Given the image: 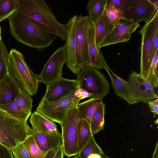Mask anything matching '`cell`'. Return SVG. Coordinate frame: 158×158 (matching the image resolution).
<instances>
[{
  "mask_svg": "<svg viewBox=\"0 0 158 158\" xmlns=\"http://www.w3.org/2000/svg\"><path fill=\"white\" fill-rule=\"evenodd\" d=\"M10 32L19 42L40 51L46 49L56 39L43 27L16 11L8 18Z\"/></svg>",
  "mask_w": 158,
  "mask_h": 158,
  "instance_id": "6da1fadb",
  "label": "cell"
},
{
  "mask_svg": "<svg viewBox=\"0 0 158 158\" xmlns=\"http://www.w3.org/2000/svg\"><path fill=\"white\" fill-rule=\"evenodd\" d=\"M17 0V11L34 21L51 34L66 41V24H62L58 21L45 1Z\"/></svg>",
  "mask_w": 158,
  "mask_h": 158,
  "instance_id": "7a4b0ae2",
  "label": "cell"
},
{
  "mask_svg": "<svg viewBox=\"0 0 158 158\" xmlns=\"http://www.w3.org/2000/svg\"><path fill=\"white\" fill-rule=\"evenodd\" d=\"M8 71L20 89L26 90L31 96L36 94L39 82L38 76L30 68L23 54L15 48H11L9 53Z\"/></svg>",
  "mask_w": 158,
  "mask_h": 158,
  "instance_id": "3957f363",
  "label": "cell"
},
{
  "mask_svg": "<svg viewBox=\"0 0 158 158\" xmlns=\"http://www.w3.org/2000/svg\"><path fill=\"white\" fill-rule=\"evenodd\" d=\"M33 133L27 122L12 118L0 109V143L12 149Z\"/></svg>",
  "mask_w": 158,
  "mask_h": 158,
  "instance_id": "277c9868",
  "label": "cell"
},
{
  "mask_svg": "<svg viewBox=\"0 0 158 158\" xmlns=\"http://www.w3.org/2000/svg\"><path fill=\"white\" fill-rule=\"evenodd\" d=\"M79 87L76 88L61 98L48 102L42 97L36 111L54 122L61 125L68 113L77 107L82 99L76 94Z\"/></svg>",
  "mask_w": 158,
  "mask_h": 158,
  "instance_id": "5b68a950",
  "label": "cell"
},
{
  "mask_svg": "<svg viewBox=\"0 0 158 158\" xmlns=\"http://www.w3.org/2000/svg\"><path fill=\"white\" fill-rule=\"evenodd\" d=\"M76 80L79 88L92 94L91 98L103 99L109 93L110 85L106 77L99 69L92 66L81 69Z\"/></svg>",
  "mask_w": 158,
  "mask_h": 158,
  "instance_id": "8992f818",
  "label": "cell"
},
{
  "mask_svg": "<svg viewBox=\"0 0 158 158\" xmlns=\"http://www.w3.org/2000/svg\"><path fill=\"white\" fill-rule=\"evenodd\" d=\"M158 32V11L153 19L141 28L139 32L141 35L139 51L141 52L139 74L146 78L152 60V52L153 41Z\"/></svg>",
  "mask_w": 158,
  "mask_h": 158,
  "instance_id": "52a82bcc",
  "label": "cell"
},
{
  "mask_svg": "<svg viewBox=\"0 0 158 158\" xmlns=\"http://www.w3.org/2000/svg\"><path fill=\"white\" fill-rule=\"evenodd\" d=\"M77 106L68 113L60 125L64 154L68 157L78 155L77 127L79 118Z\"/></svg>",
  "mask_w": 158,
  "mask_h": 158,
  "instance_id": "ba28073f",
  "label": "cell"
},
{
  "mask_svg": "<svg viewBox=\"0 0 158 158\" xmlns=\"http://www.w3.org/2000/svg\"><path fill=\"white\" fill-rule=\"evenodd\" d=\"M65 45L57 48L45 64L41 73L38 75L39 81L48 86L61 78L64 65L66 62Z\"/></svg>",
  "mask_w": 158,
  "mask_h": 158,
  "instance_id": "9c48e42d",
  "label": "cell"
},
{
  "mask_svg": "<svg viewBox=\"0 0 158 158\" xmlns=\"http://www.w3.org/2000/svg\"><path fill=\"white\" fill-rule=\"evenodd\" d=\"M90 23L88 16H77L76 33V56L79 70L90 66L88 48V29Z\"/></svg>",
  "mask_w": 158,
  "mask_h": 158,
  "instance_id": "30bf717a",
  "label": "cell"
},
{
  "mask_svg": "<svg viewBox=\"0 0 158 158\" xmlns=\"http://www.w3.org/2000/svg\"><path fill=\"white\" fill-rule=\"evenodd\" d=\"M128 78L131 89L138 102L148 103L149 101L158 98L154 87L139 73L132 71Z\"/></svg>",
  "mask_w": 158,
  "mask_h": 158,
  "instance_id": "8fae6325",
  "label": "cell"
},
{
  "mask_svg": "<svg viewBox=\"0 0 158 158\" xmlns=\"http://www.w3.org/2000/svg\"><path fill=\"white\" fill-rule=\"evenodd\" d=\"M139 26V23H135L131 20H120L114 25L110 34L101 44L100 49L108 45L128 41L130 40L131 34Z\"/></svg>",
  "mask_w": 158,
  "mask_h": 158,
  "instance_id": "7c38bea8",
  "label": "cell"
},
{
  "mask_svg": "<svg viewBox=\"0 0 158 158\" xmlns=\"http://www.w3.org/2000/svg\"><path fill=\"white\" fill-rule=\"evenodd\" d=\"M77 15L71 17L66 24V37L65 44L66 54V65L73 73L80 72L77 64L76 56V33L77 25Z\"/></svg>",
  "mask_w": 158,
  "mask_h": 158,
  "instance_id": "4fadbf2b",
  "label": "cell"
},
{
  "mask_svg": "<svg viewBox=\"0 0 158 158\" xmlns=\"http://www.w3.org/2000/svg\"><path fill=\"white\" fill-rule=\"evenodd\" d=\"M99 55L103 68L106 70L110 77L116 95L126 101L129 105L139 102L134 95L128 81H126L116 75L108 66L102 53L100 52Z\"/></svg>",
  "mask_w": 158,
  "mask_h": 158,
  "instance_id": "5bb4252c",
  "label": "cell"
},
{
  "mask_svg": "<svg viewBox=\"0 0 158 158\" xmlns=\"http://www.w3.org/2000/svg\"><path fill=\"white\" fill-rule=\"evenodd\" d=\"M129 6L131 20L138 23L144 21L146 23L153 18L158 9L149 0H126Z\"/></svg>",
  "mask_w": 158,
  "mask_h": 158,
  "instance_id": "9a60e30c",
  "label": "cell"
},
{
  "mask_svg": "<svg viewBox=\"0 0 158 158\" xmlns=\"http://www.w3.org/2000/svg\"><path fill=\"white\" fill-rule=\"evenodd\" d=\"M78 87L79 84L77 80L62 77L47 86L45 93L43 97L48 102H53L61 98Z\"/></svg>",
  "mask_w": 158,
  "mask_h": 158,
  "instance_id": "2e32d148",
  "label": "cell"
},
{
  "mask_svg": "<svg viewBox=\"0 0 158 158\" xmlns=\"http://www.w3.org/2000/svg\"><path fill=\"white\" fill-rule=\"evenodd\" d=\"M32 135L38 147L43 151L57 149L63 146L62 134L59 131L50 134L33 132Z\"/></svg>",
  "mask_w": 158,
  "mask_h": 158,
  "instance_id": "e0dca14e",
  "label": "cell"
},
{
  "mask_svg": "<svg viewBox=\"0 0 158 158\" xmlns=\"http://www.w3.org/2000/svg\"><path fill=\"white\" fill-rule=\"evenodd\" d=\"M19 88L15 80L9 73L0 82V105L15 100Z\"/></svg>",
  "mask_w": 158,
  "mask_h": 158,
  "instance_id": "ac0fdd59",
  "label": "cell"
},
{
  "mask_svg": "<svg viewBox=\"0 0 158 158\" xmlns=\"http://www.w3.org/2000/svg\"><path fill=\"white\" fill-rule=\"evenodd\" d=\"M30 121L34 132L50 134L59 131L53 121L36 111L31 114Z\"/></svg>",
  "mask_w": 158,
  "mask_h": 158,
  "instance_id": "d6986e66",
  "label": "cell"
},
{
  "mask_svg": "<svg viewBox=\"0 0 158 158\" xmlns=\"http://www.w3.org/2000/svg\"><path fill=\"white\" fill-rule=\"evenodd\" d=\"M94 37L96 46L98 51L104 39L110 34L114 26L107 17L103 15L94 24Z\"/></svg>",
  "mask_w": 158,
  "mask_h": 158,
  "instance_id": "ffe728a7",
  "label": "cell"
},
{
  "mask_svg": "<svg viewBox=\"0 0 158 158\" xmlns=\"http://www.w3.org/2000/svg\"><path fill=\"white\" fill-rule=\"evenodd\" d=\"M102 102V99L93 98L79 103L77 107L79 119L85 120L90 124L93 114Z\"/></svg>",
  "mask_w": 158,
  "mask_h": 158,
  "instance_id": "44dd1931",
  "label": "cell"
},
{
  "mask_svg": "<svg viewBox=\"0 0 158 158\" xmlns=\"http://www.w3.org/2000/svg\"><path fill=\"white\" fill-rule=\"evenodd\" d=\"M88 52L91 60L90 66L98 69L103 68L100 58V52L98 51L95 42L94 26L89 23L88 29Z\"/></svg>",
  "mask_w": 158,
  "mask_h": 158,
  "instance_id": "7402d4cb",
  "label": "cell"
},
{
  "mask_svg": "<svg viewBox=\"0 0 158 158\" xmlns=\"http://www.w3.org/2000/svg\"><path fill=\"white\" fill-rule=\"evenodd\" d=\"M93 135L89 123L85 120L79 119L77 127L78 154Z\"/></svg>",
  "mask_w": 158,
  "mask_h": 158,
  "instance_id": "603a6c76",
  "label": "cell"
},
{
  "mask_svg": "<svg viewBox=\"0 0 158 158\" xmlns=\"http://www.w3.org/2000/svg\"><path fill=\"white\" fill-rule=\"evenodd\" d=\"M108 0H90L86 9L88 12L90 23L94 25L103 15Z\"/></svg>",
  "mask_w": 158,
  "mask_h": 158,
  "instance_id": "cb8c5ba5",
  "label": "cell"
},
{
  "mask_svg": "<svg viewBox=\"0 0 158 158\" xmlns=\"http://www.w3.org/2000/svg\"><path fill=\"white\" fill-rule=\"evenodd\" d=\"M0 109L12 118L25 122H27L31 114L22 108L15 100L6 104L0 105Z\"/></svg>",
  "mask_w": 158,
  "mask_h": 158,
  "instance_id": "d4e9b609",
  "label": "cell"
},
{
  "mask_svg": "<svg viewBox=\"0 0 158 158\" xmlns=\"http://www.w3.org/2000/svg\"><path fill=\"white\" fill-rule=\"evenodd\" d=\"M105 108V104L102 102L97 109L92 117L90 125L93 135L104 129Z\"/></svg>",
  "mask_w": 158,
  "mask_h": 158,
  "instance_id": "484cf974",
  "label": "cell"
},
{
  "mask_svg": "<svg viewBox=\"0 0 158 158\" xmlns=\"http://www.w3.org/2000/svg\"><path fill=\"white\" fill-rule=\"evenodd\" d=\"M17 4V0H0V22L16 11Z\"/></svg>",
  "mask_w": 158,
  "mask_h": 158,
  "instance_id": "4316f807",
  "label": "cell"
},
{
  "mask_svg": "<svg viewBox=\"0 0 158 158\" xmlns=\"http://www.w3.org/2000/svg\"><path fill=\"white\" fill-rule=\"evenodd\" d=\"M31 158H44L47 152L42 150L36 143L32 135L23 142Z\"/></svg>",
  "mask_w": 158,
  "mask_h": 158,
  "instance_id": "83f0119b",
  "label": "cell"
},
{
  "mask_svg": "<svg viewBox=\"0 0 158 158\" xmlns=\"http://www.w3.org/2000/svg\"><path fill=\"white\" fill-rule=\"evenodd\" d=\"M9 53L2 38L0 39V82L8 73Z\"/></svg>",
  "mask_w": 158,
  "mask_h": 158,
  "instance_id": "f1b7e54d",
  "label": "cell"
},
{
  "mask_svg": "<svg viewBox=\"0 0 158 158\" xmlns=\"http://www.w3.org/2000/svg\"><path fill=\"white\" fill-rule=\"evenodd\" d=\"M103 152L96 142L93 135L78 155L80 158H87L91 154L96 153L101 154Z\"/></svg>",
  "mask_w": 158,
  "mask_h": 158,
  "instance_id": "f546056e",
  "label": "cell"
},
{
  "mask_svg": "<svg viewBox=\"0 0 158 158\" xmlns=\"http://www.w3.org/2000/svg\"><path fill=\"white\" fill-rule=\"evenodd\" d=\"M15 100L26 111L31 114L33 100L31 95L26 90L20 89Z\"/></svg>",
  "mask_w": 158,
  "mask_h": 158,
  "instance_id": "4dcf8cb0",
  "label": "cell"
},
{
  "mask_svg": "<svg viewBox=\"0 0 158 158\" xmlns=\"http://www.w3.org/2000/svg\"><path fill=\"white\" fill-rule=\"evenodd\" d=\"M158 50L156 51L149 69L146 79L154 87L158 85Z\"/></svg>",
  "mask_w": 158,
  "mask_h": 158,
  "instance_id": "1f68e13d",
  "label": "cell"
},
{
  "mask_svg": "<svg viewBox=\"0 0 158 158\" xmlns=\"http://www.w3.org/2000/svg\"><path fill=\"white\" fill-rule=\"evenodd\" d=\"M107 5L117 9L125 19L131 20L129 6L126 0H108Z\"/></svg>",
  "mask_w": 158,
  "mask_h": 158,
  "instance_id": "d6a6232c",
  "label": "cell"
},
{
  "mask_svg": "<svg viewBox=\"0 0 158 158\" xmlns=\"http://www.w3.org/2000/svg\"><path fill=\"white\" fill-rule=\"evenodd\" d=\"M103 15H106L114 25L120 20L125 19L117 9L112 6L108 5L105 7Z\"/></svg>",
  "mask_w": 158,
  "mask_h": 158,
  "instance_id": "836d02e7",
  "label": "cell"
},
{
  "mask_svg": "<svg viewBox=\"0 0 158 158\" xmlns=\"http://www.w3.org/2000/svg\"><path fill=\"white\" fill-rule=\"evenodd\" d=\"M15 158H31L23 142L11 149Z\"/></svg>",
  "mask_w": 158,
  "mask_h": 158,
  "instance_id": "e575fe53",
  "label": "cell"
},
{
  "mask_svg": "<svg viewBox=\"0 0 158 158\" xmlns=\"http://www.w3.org/2000/svg\"><path fill=\"white\" fill-rule=\"evenodd\" d=\"M0 158H14L11 150L0 143Z\"/></svg>",
  "mask_w": 158,
  "mask_h": 158,
  "instance_id": "d590c367",
  "label": "cell"
},
{
  "mask_svg": "<svg viewBox=\"0 0 158 158\" xmlns=\"http://www.w3.org/2000/svg\"><path fill=\"white\" fill-rule=\"evenodd\" d=\"M148 104L152 112L154 114V115H158V98L155 100L149 101Z\"/></svg>",
  "mask_w": 158,
  "mask_h": 158,
  "instance_id": "8d00e7d4",
  "label": "cell"
},
{
  "mask_svg": "<svg viewBox=\"0 0 158 158\" xmlns=\"http://www.w3.org/2000/svg\"><path fill=\"white\" fill-rule=\"evenodd\" d=\"M157 50H158V32L156 33L155 37L152 44V60Z\"/></svg>",
  "mask_w": 158,
  "mask_h": 158,
  "instance_id": "74e56055",
  "label": "cell"
},
{
  "mask_svg": "<svg viewBox=\"0 0 158 158\" xmlns=\"http://www.w3.org/2000/svg\"><path fill=\"white\" fill-rule=\"evenodd\" d=\"M57 149H51L48 150L44 158H54Z\"/></svg>",
  "mask_w": 158,
  "mask_h": 158,
  "instance_id": "f35d334b",
  "label": "cell"
},
{
  "mask_svg": "<svg viewBox=\"0 0 158 158\" xmlns=\"http://www.w3.org/2000/svg\"><path fill=\"white\" fill-rule=\"evenodd\" d=\"M64 155L62 146L58 148L54 158H63Z\"/></svg>",
  "mask_w": 158,
  "mask_h": 158,
  "instance_id": "ab89813d",
  "label": "cell"
},
{
  "mask_svg": "<svg viewBox=\"0 0 158 158\" xmlns=\"http://www.w3.org/2000/svg\"><path fill=\"white\" fill-rule=\"evenodd\" d=\"M87 158H102L101 154L94 153L90 154Z\"/></svg>",
  "mask_w": 158,
  "mask_h": 158,
  "instance_id": "60d3db41",
  "label": "cell"
},
{
  "mask_svg": "<svg viewBox=\"0 0 158 158\" xmlns=\"http://www.w3.org/2000/svg\"><path fill=\"white\" fill-rule=\"evenodd\" d=\"M150 1L152 2L154 6L158 9V0H152Z\"/></svg>",
  "mask_w": 158,
  "mask_h": 158,
  "instance_id": "b9f144b4",
  "label": "cell"
},
{
  "mask_svg": "<svg viewBox=\"0 0 158 158\" xmlns=\"http://www.w3.org/2000/svg\"><path fill=\"white\" fill-rule=\"evenodd\" d=\"M101 155L102 158H110L109 156L106 155L104 152L101 154Z\"/></svg>",
  "mask_w": 158,
  "mask_h": 158,
  "instance_id": "7bdbcfd3",
  "label": "cell"
},
{
  "mask_svg": "<svg viewBox=\"0 0 158 158\" xmlns=\"http://www.w3.org/2000/svg\"><path fill=\"white\" fill-rule=\"evenodd\" d=\"M1 28L0 26V39L2 38L1 36Z\"/></svg>",
  "mask_w": 158,
  "mask_h": 158,
  "instance_id": "ee69618b",
  "label": "cell"
},
{
  "mask_svg": "<svg viewBox=\"0 0 158 158\" xmlns=\"http://www.w3.org/2000/svg\"><path fill=\"white\" fill-rule=\"evenodd\" d=\"M74 158H80L79 156L78 155L77 156H75Z\"/></svg>",
  "mask_w": 158,
  "mask_h": 158,
  "instance_id": "f6af8a7d",
  "label": "cell"
}]
</instances>
